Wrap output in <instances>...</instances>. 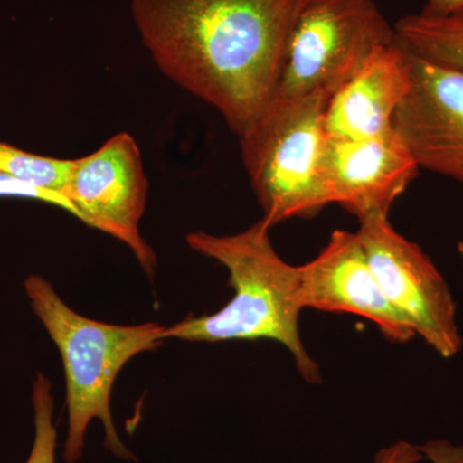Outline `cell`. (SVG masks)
Here are the masks:
<instances>
[{"instance_id":"6da1fadb","label":"cell","mask_w":463,"mask_h":463,"mask_svg":"<svg viewBox=\"0 0 463 463\" xmlns=\"http://www.w3.org/2000/svg\"><path fill=\"white\" fill-rule=\"evenodd\" d=\"M298 2L130 0V11L158 70L240 137L273 99Z\"/></svg>"},{"instance_id":"7a4b0ae2","label":"cell","mask_w":463,"mask_h":463,"mask_svg":"<svg viewBox=\"0 0 463 463\" xmlns=\"http://www.w3.org/2000/svg\"><path fill=\"white\" fill-rule=\"evenodd\" d=\"M270 227L263 218L230 236L206 232L187 234L185 242L203 257L214 259L230 273L234 295L214 315L187 317L165 327L164 339L192 343L269 340L281 344L294 358L307 383H321V370L301 339L303 309L298 267L283 260L273 248Z\"/></svg>"},{"instance_id":"3957f363","label":"cell","mask_w":463,"mask_h":463,"mask_svg":"<svg viewBox=\"0 0 463 463\" xmlns=\"http://www.w3.org/2000/svg\"><path fill=\"white\" fill-rule=\"evenodd\" d=\"M24 288L65 368L69 429L63 459L75 463L81 458L88 426L99 420L105 447L118 458L132 461L134 455L118 437L112 419V388L130 359L163 345L165 327L154 322L120 326L87 318L67 306L53 285L39 274L26 277Z\"/></svg>"},{"instance_id":"277c9868","label":"cell","mask_w":463,"mask_h":463,"mask_svg":"<svg viewBox=\"0 0 463 463\" xmlns=\"http://www.w3.org/2000/svg\"><path fill=\"white\" fill-rule=\"evenodd\" d=\"M331 94L273 99L240 136L243 165L270 227L330 205L322 176Z\"/></svg>"},{"instance_id":"5b68a950","label":"cell","mask_w":463,"mask_h":463,"mask_svg":"<svg viewBox=\"0 0 463 463\" xmlns=\"http://www.w3.org/2000/svg\"><path fill=\"white\" fill-rule=\"evenodd\" d=\"M394 42L373 0H300L273 99L334 96L376 48Z\"/></svg>"},{"instance_id":"8992f818","label":"cell","mask_w":463,"mask_h":463,"mask_svg":"<svg viewBox=\"0 0 463 463\" xmlns=\"http://www.w3.org/2000/svg\"><path fill=\"white\" fill-rule=\"evenodd\" d=\"M359 240L383 294L412 326L416 336L443 358L461 352L457 304L443 274L417 243L405 239L389 216L359 221Z\"/></svg>"},{"instance_id":"52a82bcc","label":"cell","mask_w":463,"mask_h":463,"mask_svg":"<svg viewBox=\"0 0 463 463\" xmlns=\"http://www.w3.org/2000/svg\"><path fill=\"white\" fill-rule=\"evenodd\" d=\"M147 191L136 139L118 133L88 156L71 161L63 196L74 205L83 223L125 243L152 279L156 254L139 231Z\"/></svg>"},{"instance_id":"ba28073f","label":"cell","mask_w":463,"mask_h":463,"mask_svg":"<svg viewBox=\"0 0 463 463\" xmlns=\"http://www.w3.org/2000/svg\"><path fill=\"white\" fill-rule=\"evenodd\" d=\"M298 291L303 309L364 317L392 343L416 337L412 326L383 294L356 232H332L322 251L298 265Z\"/></svg>"},{"instance_id":"9c48e42d","label":"cell","mask_w":463,"mask_h":463,"mask_svg":"<svg viewBox=\"0 0 463 463\" xmlns=\"http://www.w3.org/2000/svg\"><path fill=\"white\" fill-rule=\"evenodd\" d=\"M411 75L392 128L420 167L463 183V71L411 54Z\"/></svg>"},{"instance_id":"30bf717a","label":"cell","mask_w":463,"mask_h":463,"mask_svg":"<svg viewBox=\"0 0 463 463\" xmlns=\"http://www.w3.org/2000/svg\"><path fill=\"white\" fill-rule=\"evenodd\" d=\"M419 170L394 128L371 138H327L323 152L322 176L330 203H339L358 221L389 216Z\"/></svg>"},{"instance_id":"8fae6325","label":"cell","mask_w":463,"mask_h":463,"mask_svg":"<svg viewBox=\"0 0 463 463\" xmlns=\"http://www.w3.org/2000/svg\"><path fill=\"white\" fill-rule=\"evenodd\" d=\"M411 84V54L397 41L376 48L331 97L325 114L326 136L364 139L389 132Z\"/></svg>"},{"instance_id":"7c38bea8","label":"cell","mask_w":463,"mask_h":463,"mask_svg":"<svg viewBox=\"0 0 463 463\" xmlns=\"http://www.w3.org/2000/svg\"><path fill=\"white\" fill-rule=\"evenodd\" d=\"M394 30L395 41L408 53L463 71V7L443 16L408 14Z\"/></svg>"},{"instance_id":"4fadbf2b","label":"cell","mask_w":463,"mask_h":463,"mask_svg":"<svg viewBox=\"0 0 463 463\" xmlns=\"http://www.w3.org/2000/svg\"><path fill=\"white\" fill-rule=\"evenodd\" d=\"M71 161L39 156L0 142V172L62 196Z\"/></svg>"},{"instance_id":"5bb4252c","label":"cell","mask_w":463,"mask_h":463,"mask_svg":"<svg viewBox=\"0 0 463 463\" xmlns=\"http://www.w3.org/2000/svg\"><path fill=\"white\" fill-rule=\"evenodd\" d=\"M33 441L25 463H56L57 429L53 422L52 383L36 373L33 383Z\"/></svg>"},{"instance_id":"9a60e30c","label":"cell","mask_w":463,"mask_h":463,"mask_svg":"<svg viewBox=\"0 0 463 463\" xmlns=\"http://www.w3.org/2000/svg\"><path fill=\"white\" fill-rule=\"evenodd\" d=\"M0 197L43 201V203L66 210L67 213L78 218V212L74 205L62 194L43 190V188L35 187L30 183L20 181V179L2 172H0Z\"/></svg>"},{"instance_id":"2e32d148","label":"cell","mask_w":463,"mask_h":463,"mask_svg":"<svg viewBox=\"0 0 463 463\" xmlns=\"http://www.w3.org/2000/svg\"><path fill=\"white\" fill-rule=\"evenodd\" d=\"M419 446L407 440H398L383 448L374 456L373 463H419L423 461Z\"/></svg>"},{"instance_id":"e0dca14e","label":"cell","mask_w":463,"mask_h":463,"mask_svg":"<svg viewBox=\"0 0 463 463\" xmlns=\"http://www.w3.org/2000/svg\"><path fill=\"white\" fill-rule=\"evenodd\" d=\"M425 459L431 463H463V446L448 440H429L419 446Z\"/></svg>"},{"instance_id":"ac0fdd59","label":"cell","mask_w":463,"mask_h":463,"mask_svg":"<svg viewBox=\"0 0 463 463\" xmlns=\"http://www.w3.org/2000/svg\"><path fill=\"white\" fill-rule=\"evenodd\" d=\"M463 7V0H428L421 14L428 16H443Z\"/></svg>"},{"instance_id":"d6986e66","label":"cell","mask_w":463,"mask_h":463,"mask_svg":"<svg viewBox=\"0 0 463 463\" xmlns=\"http://www.w3.org/2000/svg\"><path fill=\"white\" fill-rule=\"evenodd\" d=\"M457 251H458L459 257H461L463 264V241L462 242H458V245H457Z\"/></svg>"}]
</instances>
